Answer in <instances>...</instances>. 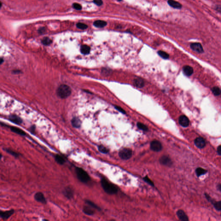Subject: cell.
Here are the masks:
<instances>
[{
	"mask_svg": "<svg viewBox=\"0 0 221 221\" xmlns=\"http://www.w3.org/2000/svg\"><path fill=\"white\" fill-rule=\"evenodd\" d=\"M2 154H1L0 153V159H1V158H2Z\"/></svg>",
	"mask_w": 221,
	"mask_h": 221,
	"instance_id": "7bdbcfd3",
	"label": "cell"
},
{
	"mask_svg": "<svg viewBox=\"0 0 221 221\" xmlns=\"http://www.w3.org/2000/svg\"><path fill=\"white\" fill-rule=\"evenodd\" d=\"M13 72H14V73H15V74H17V73L18 74V73H19V72H20V70H14V71H13Z\"/></svg>",
	"mask_w": 221,
	"mask_h": 221,
	"instance_id": "60d3db41",
	"label": "cell"
},
{
	"mask_svg": "<svg viewBox=\"0 0 221 221\" xmlns=\"http://www.w3.org/2000/svg\"><path fill=\"white\" fill-rule=\"evenodd\" d=\"M190 48L194 51L198 53H202L204 52L203 49L202 44L200 43L195 42L192 43L190 45Z\"/></svg>",
	"mask_w": 221,
	"mask_h": 221,
	"instance_id": "8992f818",
	"label": "cell"
},
{
	"mask_svg": "<svg viewBox=\"0 0 221 221\" xmlns=\"http://www.w3.org/2000/svg\"><path fill=\"white\" fill-rule=\"evenodd\" d=\"M217 153L219 155V156H220L221 155V146L220 145L218 146V147L217 148Z\"/></svg>",
	"mask_w": 221,
	"mask_h": 221,
	"instance_id": "d590c367",
	"label": "cell"
},
{
	"mask_svg": "<svg viewBox=\"0 0 221 221\" xmlns=\"http://www.w3.org/2000/svg\"><path fill=\"white\" fill-rule=\"evenodd\" d=\"M5 150L6 151V152L11 154V155L14 156L15 158H18L20 156V154L18 152H15L13 150H11L10 149H5Z\"/></svg>",
	"mask_w": 221,
	"mask_h": 221,
	"instance_id": "603a6c76",
	"label": "cell"
},
{
	"mask_svg": "<svg viewBox=\"0 0 221 221\" xmlns=\"http://www.w3.org/2000/svg\"><path fill=\"white\" fill-rule=\"evenodd\" d=\"M9 120L15 124H21L23 123V120L15 114L11 115L9 117Z\"/></svg>",
	"mask_w": 221,
	"mask_h": 221,
	"instance_id": "7c38bea8",
	"label": "cell"
},
{
	"mask_svg": "<svg viewBox=\"0 0 221 221\" xmlns=\"http://www.w3.org/2000/svg\"><path fill=\"white\" fill-rule=\"evenodd\" d=\"M178 121L179 124L184 127H187L189 125V120L187 117L184 115H182L180 116L179 117Z\"/></svg>",
	"mask_w": 221,
	"mask_h": 221,
	"instance_id": "9c48e42d",
	"label": "cell"
},
{
	"mask_svg": "<svg viewBox=\"0 0 221 221\" xmlns=\"http://www.w3.org/2000/svg\"><path fill=\"white\" fill-rule=\"evenodd\" d=\"M83 211L86 215H92L94 214V211L88 206L84 207Z\"/></svg>",
	"mask_w": 221,
	"mask_h": 221,
	"instance_id": "4316f807",
	"label": "cell"
},
{
	"mask_svg": "<svg viewBox=\"0 0 221 221\" xmlns=\"http://www.w3.org/2000/svg\"><path fill=\"white\" fill-rule=\"evenodd\" d=\"M72 124L74 127L76 128H79L81 126V121L80 119L77 118H74L72 120Z\"/></svg>",
	"mask_w": 221,
	"mask_h": 221,
	"instance_id": "d6986e66",
	"label": "cell"
},
{
	"mask_svg": "<svg viewBox=\"0 0 221 221\" xmlns=\"http://www.w3.org/2000/svg\"><path fill=\"white\" fill-rule=\"evenodd\" d=\"M4 62V60L2 58H0V65L1 64Z\"/></svg>",
	"mask_w": 221,
	"mask_h": 221,
	"instance_id": "ab89813d",
	"label": "cell"
},
{
	"mask_svg": "<svg viewBox=\"0 0 221 221\" xmlns=\"http://www.w3.org/2000/svg\"><path fill=\"white\" fill-rule=\"evenodd\" d=\"M119 156L122 159L127 160L130 158L132 156V151L130 149H123L119 152Z\"/></svg>",
	"mask_w": 221,
	"mask_h": 221,
	"instance_id": "277c9868",
	"label": "cell"
},
{
	"mask_svg": "<svg viewBox=\"0 0 221 221\" xmlns=\"http://www.w3.org/2000/svg\"><path fill=\"white\" fill-rule=\"evenodd\" d=\"M218 187L219 188V190L221 191V184H219V185L218 186Z\"/></svg>",
	"mask_w": 221,
	"mask_h": 221,
	"instance_id": "b9f144b4",
	"label": "cell"
},
{
	"mask_svg": "<svg viewBox=\"0 0 221 221\" xmlns=\"http://www.w3.org/2000/svg\"><path fill=\"white\" fill-rule=\"evenodd\" d=\"M44 31H45V29H44V28H41L39 30V32H40V33H42L43 32H44Z\"/></svg>",
	"mask_w": 221,
	"mask_h": 221,
	"instance_id": "f35d334b",
	"label": "cell"
},
{
	"mask_svg": "<svg viewBox=\"0 0 221 221\" xmlns=\"http://www.w3.org/2000/svg\"><path fill=\"white\" fill-rule=\"evenodd\" d=\"M15 211L14 209H11L10 210L3 211L0 210V218H2L4 220L8 219L11 215L14 213Z\"/></svg>",
	"mask_w": 221,
	"mask_h": 221,
	"instance_id": "52a82bcc",
	"label": "cell"
},
{
	"mask_svg": "<svg viewBox=\"0 0 221 221\" xmlns=\"http://www.w3.org/2000/svg\"><path fill=\"white\" fill-rule=\"evenodd\" d=\"M93 25L96 27L103 28L107 25V22L104 20H98L94 22Z\"/></svg>",
	"mask_w": 221,
	"mask_h": 221,
	"instance_id": "ac0fdd59",
	"label": "cell"
},
{
	"mask_svg": "<svg viewBox=\"0 0 221 221\" xmlns=\"http://www.w3.org/2000/svg\"><path fill=\"white\" fill-rule=\"evenodd\" d=\"M101 185L103 189L107 194H114L118 191V189L113 184L110 183L106 179L103 178L101 180Z\"/></svg>",
	"mask_w": 221,
	"mask_h": 221,
	"instance_id": "6da1fadb",
	"label": "cell"
},
{
	"mask_svg": "<svg viewBox=\"0 0 221 221\" xmlns=\"http://www.w3.org/2000/svg\"><path fill=\"white\" fill-rule=\"evenodd\" d=\"M207 170L201 168H198L197 169H196V175L198 177H200L201 175L205 174Z\"/></svg>",
	"mask_w": 221,
	"mask_h": 221,
	"instance_id": "7402d4cb",
	"label": "cell"
},
{
	"mask_svg": "<svg viewBox=\"0 0 221 221\" xmlns=\"http://www.w3.org/2000/svg\"><path fill=\"white\" fill-rule=\"evenodd\" d=\"M55 158L56 161L58 163H59V164H63L65 162V160L63 158V157H62L61 156H60L59 155H57L55 156Z\"/></svg>",
	"mask_w": 221,
	"mask_h": 221,
	"instance_id": "d4e9b609",
	"label": "cell"
},
{
	"mask_svg": "<svg viewBox=\"0 0 221 221\" xmlns=\"http://www.w3.org/2000/svg\"><path fill=\"white\" fill-rule=\"evenodd\" d=\"M133 84L135 86L139 88H142L144 86L145 82L144 80L141 78H137L133 80Z\"/></svg>",
	"mask_w": 221,
	"mask_h": 221,
	"instance_id": "2e32d148",
	"label": "cell"
},
{
	"mask_svg": "<svg viewBox=\"0 0 221 221\" xmlns=\"http://www.w3.org/2000/svg\"><path fill=\"white\" fill-rule=\"evenodd\" d=\"M71 93V89L69 86L65 84L60 85L57 89V94L62 99H65L69 96Z\"/></svg>",
	"mask_w": 221,
	"mask_h": 221,
	"instance_id": "7a4b0ae2",
	"label": "cell"
},
{
	"mask_svg": "<svg viewBox=\"0 0 221 221\" xmlns=\"http://www.w3.org/2000/svg\"><path fill=\"white\" fill-rule=\"evenodd\" d=\"M93 2L97 6H100L103 4V1L102 0H93Z\"/></svg>",
	"mask_w": 221,
	"mask_h": 221,
	"instance_id": "836d02e7",
	"label": "cell"
},
{
	"mask_svg": "<svg viewBox=\"0 0 221 221\" xmlns=\"http://www.w3.org/2000/svg\"><path fill=\"white\" fill-rule=\"evenodd\" d=\"M42 42L43 44H44L45 45H49L51 43L52 41L50 38L48 37H44L43 38L42 41Z\"/></svg>",
	"mask_w": 221,
	"mask_h": 221,
	"instance_id": "83f0119b",
	"label": "cell"
},
{
	"mask_svg": "<svg viewBox=\"0 0 221 221\" xmlns=\"http://www.w3.org/2000/svg\"><path fill=\"white\" fill-rule=\"evenodd\" d=\"M35 126H32L30 128V131L32 133H34L35 132Z\"/></svg>",
	"mask_w": 221,
	"mask_h": 221,
	"instance_id": "8d00e7d4",
	"label": "cell"
},
{
	"mask_svg": "<svg viewBox=\"0 0 221 221\" xmlns=\"http://www.w3.org/2000/svg\"><path fill=\"white\" fill-rule=\"evenodd\" d=\"M137 126L139 128V129L141 130H143V131H147L148 130L147 126H146L145 125L141 123H137Z\"/></svg>",
	"mask_w": 221,
	"mask_h": 221,
	"instance_id": "f1b7e54d",
	"label": "cell"
},
{
	"mask_svg": "<svg viewBox=\"0 0 221 221\" xmlns=\"http://www.w3.org/2000/svg\"><path fill=\"white\" fill-rule=\"evenodd\" d=\"M183 71L184 74L187 76H191L194 73L193 68L188 65L184 66L183 68Z\"/></svg>",
	"mask_w": 221,
	"mask_h": 221,
	"instance_id": "5bb4252c",
	"label": "cell"
},
{
	"mask_svg": "<svg viewBox=\"0 0 221 221\" xmlns=\"http://www.w3.org/2000/svg\"><path fill=\"white\" fill-rule=\"evenodd\" d=\"M76 172L78 179L83 183H86L89 180L90 177L88 173L82 168H76Z\"/></svg>",
	"mask_w": 221,
	"mask_h": 221,
	"instance_id": "3957f363",
	"label": "cell"
},
{
	"mask_svg": "<svg viewBox=\"0 0 221 221\" xmlns=\"http://www.w3.org/2000/svg\"><path fill=\"white\" fill-rule=\"evenodd\" d=\"M87 202L88 203V205H89L90 206H92V207H93V208H98V209L99 208L97 206H96V205H95L94 203H93V202H92L89 201H87Z\"/></svg>",
	"mask_w": 221,
	"mask_h": 221,
	"instance_id": "e575fe53",
	"label": "cell"
},
{
	"mask_svg": "<svg viewBox=\"0 0 221 221\" xmlns=\"http://www.w3.org/2000/svg\"><path fill=\"white\" fill-rule=\"evenodd\" d=\"M212 91L213 95L215 96H219L221 94V89L219 87L215 86L212 89Z\"/></svg>",
	"mask_w": 221,
	"mask_h": 221,
	"instance_id": "cb8c5ba5",
	"label": "cell"
},
{
	"mask_svg": "<svg viewBox=\"0 0 221 221\" xmlns=\"http://www.w3.org/2000/svg\"><path fill=\"white\" fill-rule=\"evenodd\" d=\"M168 4L173 8L181 9L182 7V5L181 3L175 0H168Z\"/></svg>",
	"mask_w": 221,
	"mask_h": 221,
	"instance_id": "4fadbf2b",
	"label": "cell"
},
{
	"mask_svg": "<svg viewBox=\"0 0 221 221\" xmlns=\"http://www.w3.org/2000/svg\"><path fill=\"white\" fill-rule=\"evenodd\" d=\"M194 143L197 147L200 149H202L206 145V142L202 137H198L194 140Z\"/></svg>",
	"mask_w": 221,
	"mask_h": 221,
	"instance_id": "8fae6325",
	"label": "cell"
},
{
	"mask_svg": "<svg viewBox=\"0 0 221 221\" xmlns=\"http://www.w3.org/2000/svg\"><path fill=\"white\" fill-rule=\"evenodd\" d=\"M34 198L35 200L38 202H41L43 204L46 203V199L45 198L44 194L42 192H37L34 195Z\"/></svg>",
	"mask_w": 221,
	"mask_h": 221,
	"instance_id": "ba28073f",
	"label": "cell"
},
{
	"mask_svg": "<svg viewBox=\"0 0 221 221\" xmlns=\"http://www.w3.org/2000/svg\"><path fill=\"white\" fill-rule=\"evenodd\" d=\"M143 180H144V181H145L146 182H147L148 183H149L150 185L152 186H154V185L153 182L152 181H151L150 179V178H149L148 177H144L143 178Z\"/></svg>",
	"mask_w": 221,
	"mask_h": 221,
	"instance_id": "d6a6232c",
	"label": "cell"
},
{
	"mask_svg": "<svg viewBox=\"0 0 221 221\" xmlns=\"http://www.w3.org/2000/svg\"><path fill=\"white\" fill-rule=\"evenodd\" d=\"M73 7L76 10H80L82 9L81 5L78 3H74L73 4Z\"/></svg>",
	"mask_w": 221,
	"mask_h": 221,
	"instance_id": "1f68e13d",
	"label": "cell"
},
{
	"mask_svg": "<svg viewBox=\"0 0 221 221\" xmlns=\"http://www.w3.org/2000/svg\"><path fill=\"white\" fill-rule=\"evenodd\" d=\"M150 148L155 152H159L162 149V145L159 141L153 140L151 143Z\"/></svg>",
	"mask_w": 221,
	"mask_h": 221,
	"instance_id": "5b68a950",
	"label": "cell"
},
{
	"mask_svg": "<svg viewBox=\"0 0 221 221\" xmlns=\"http://www.w3.org/2000/svg\"><path fill=\"white\" fill-rule=\"evenodd\" d=\"M119 0V1H121L122 0Z\"/></svg>",
	"mask_w": 221,
	"mask_h": 221,
	"instance_id": "f6af8a7d",
	"label": "cell"
},
{
	"mask_svg": "<svg viewBox=\"0 0 221 221\" xmlns=\"http://www.w3.org/2000/svg\"><path fill=\"white\" fill-rule=\"evenodd\" d=\"M99 150L100 152H101L102 153H107L109 152V150L102 145H99Z\"/></svg>",
	"mask_w": 221,
	"mask_h": 221,
	"instance_id": "f546056e",
	"label": "cell"
},
{
	"mask_svg": "<svg viewBox=\"0 0 221 221\" xmlns=\"http://www.w3.org/2000/svg\"><path fill=\"white\" fill-rule=\"evenodd\" d=\"M216 10L217 11H219V13L221 12V6L220 5H218L216 7Z\"/></svg>",
	"mask_w": 221,
	"mask_h": 221,
	"instance_id": "74e56055",
	"label": "cell"
},
{
	"mask_svg": "<svg viewBox=\"0 0 221 221\" xmlns=\"http://www.w3.org/2000/svg\"><path fill=\"white\" fill-rule=\"evenodd\" d=\"M210 200V202L213 204L215 208L218 211H220L221 210V201H219V202H214V200H211V198L209 199V200Z\"/></svg>",
	"mask_w": 221,
	"mask_h": 221,
	"instance_id": "44dd1931",
	"label": "cell"
},
{
	"mask_svg": "<svg viewBox=\"0 0 221 221\" xmlns=\"http://www.w3.org/2000/svg\"><path fill=\"white\" fill-rule=\"evenodd\" d=\"M10 129H11V131L12 132L17 134H18L19 135L23 136H25L26 135V133L24 131H23V130L17 127L10 126Z\"/></svg>",
	"mask_w": 221,
	"mask_h": 221,
	"instance_id": "e0dca14e",
	"label": "cell"
},
{
	"mask_svg": "<svg viewBox=\"0 0 221 221\" xmlns=\"http://www.w3.org/2000/svg\"><path fill=\"white\" fill-rule=\"evenodd\" d=\"M76 27L81 30H86L88 28V26L84 23H79L76 24Z\"/></svg>",
	"mask_w": 221,
	"mask_h": 221,
	"instance_id": "4dcf8cb0",
	"label": "cell"
},
{
	"mask_svg": "<svg viewBox=\"0 0 221 221\" xmlns=\"http://www.w3.org/2000/svg\"><path fill=\"white\" fill-rule=\"evenodd\" d=\"M1 6H2V4H1V2H0V8L1 7Z\"/></svg>",
	"mask_w": 221,
	"mask_h": 221,
	"instance_id": "ee69618b",
	"label": "cell"
},
{
	"mask_svg": "<svg viewBox=\"0 0 221 221\" xmlns=\"http://www.w3.org/2000/svg\"><path fill=\"white\" fill-rule=\"evenodd\" d=\"M63 194L65 196L68 198H70L73 196V192L72 191V189L69 188H67L64 190Z\"/></svg>",
	"mask_w": 221,
	"mask_h": 221,
	"instance_id": "ffe728a7",
	"label": "cell"
},
{
	"mask_svg": "<svg viewBox=\"0 0 221 221\" xmlns=\"http://www.w3.org/2000/svg\"><path fill=\"white\" fill-rule=\"evenodd\" d=\"M177 215L179 219L182 221H188L189 220L188 218L184 211L182 210H179L177 212Z\"/></svg>",
	"mask_w": 221,
	"mask_h": 221,
	"instance_id": "9a60e30c",
	"label": "cell"
},
{
	"mask_svg": "<svg viewBox=\"0 0 221 221\" xmlns=\"http://www.w3.org/2000/svg\"><path fill=\"white\" fill-rule=\"evenodd\" d=\"M159 162L161 164L168 166H170L172 164V162L170 158L167 156H162L160 158Z\"/></svg>",
	"mask_w": 221,
	"mask_h": 221,
	"instance_id": "30bf717a",
	"label": "cell"
},
{
	"mask_svg": "<svg viewBox=\"0 0 221 221\" xmlns=\"http://www.w3.org/2000/svg\"><path fill=\"white\" fill-rule=\"evenodd\" d=\"M158 55L162 58L164 59H169V55L167 53L164 52V51H158Z\"/></svg>",
	"mask_w": 221,
	"mask_h": 221,
	"instance_id": "484cf974",
	"label": "cell"
}]
</instances>
